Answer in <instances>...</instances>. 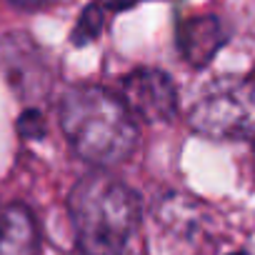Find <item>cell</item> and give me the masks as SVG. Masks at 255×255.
<instances>
[{
  "mask_svg": "<svg viewBox=\"0 0 255 255\" xmlns=\"http://www.w3.org/2000/svg\"><path fill=\"white\" fill-rule=\"evenodd\" d=\"M60 130L80 160L95 168L125 163L138 145L135 115L125 100L100 85H75L58 105Z\"/></svg>",
  "mask_w": 255,
  "mask_h": 255,
  "instance_id": "6da1fadb",
  "label": "cell"
},
{
  "mask_svg": "<svg viewBox=\"0 0 255 255\" xmlns=\"http://www.w3.org/2000/svg\"><path fill=\"white\" fill-rule=\"evenodd\" d=\"M68 210L83 255H130L140 235V200L123 180L93 173L70 190Z\"/></svg>",
  "mask_w": 255,
  "mask_h": 255,
  "instance_id": "7a4b0ae2",
  "label": "cell"
},
{
  "mask_svg": "<svg viewBox=\"0 0 255 255\" xmlns=\"http://www.w3.org/2000/svg\"><path fill=\"white\" fill-rule=\"evenodd\" d=\"M188 123L198 135L213 140H253L255 80L238 78L215 85L190 108Z\"/></svg>",
  "mask_w": 255,
  "mask_h": 255,
  "instance_id": "3957f363",
  "label": "cell"
},
{
  "mask_svg": "<svg viewBox=\"0 0 255 255\" xmlns=\"http://www.w3.org/2000/svg\"><path fill=\"white\" fill-rule=\"evenodd\" d=\"M123 100L145 123H168L178 110V93L168 73L158 68H135L123 80Z\"/></svg>",
  "mask_w": 255,
  "mask_h": 255,
  "instance_id": "277c9868",
  "label": "cell"
},
{
  "mask_svg": "<svg viewBox=\"0 0 255 255\" xmlns=\"http://www.w3.org/2000/svg\"><path fill=\"white\" fill-rule=\"evenodd\" d=\"M0 68L20 93H33L38 85L48 83L40 50L25 33H8L0 38Z\"/></svg>",
  "mask_w": 255,
  "mask_h": 255,
  "instance_id": "5b68a950",
  "label": "cell"
},
{
  "mask_svg": "<svg viewBox=\"0 0 255 255\" xmlns=\"http://www.w3.org/2000/svg\"><path fill=\"white\" fill-rule=\"evenodd\" d=\"M228 40V28L220 18H190L178 28V48L193 65H205Z\"/></svg>",
  "mask_w": 255,
  "mask_h": 255,
  "instance_id": "8992f818",
  "label": "cell"
},
{
  "mask_svg": "<svg viewBox=\"0 0 255 255\" xmlns=\"http://www.w3.org/2000/svg\"><path fill=\"white\" fill-rule=\"evenodd\" d=\"M0 255H38V228L28 208L10 205L0 213Z\"/></svg>",
  "mask_w": 255,
  "mask_h": 255,
  "instance_id": "52a82bcc",
  "label": "cell"
},
{
  "mask_svg": "<svg viewBox=\"0 0 255 255\" xmlns=\"http://www.w3.org/2000/svg\"><path fill=\"white\" fill-rule=\"evenodd\" d=\"M103 20H105L103 8H100L98 3L88 5V8L83 10V15H80L75 30H73V45H85V43L95 40V38L100 35V30H103Z\"/></svg>",
  "mask_w": 255,
  "mask_h": 255,
  "instance_id": "ba28073f",
  "label": "cell"
},
{
  "mask_svg": "<svg viewBox=\"0 0 255 255\" xmlns=\"http://www.w3.org/2000/svg\"><path fill=\"white\" fill-rule=\"evenodd\" d=\"M18 130L23 138H40L45 133V123L38 110H25L18 120Z\"/></svg>",
  "mask_w": 255,
  "mask_h": 255,
  "instance_id": "9c48e42d",
  "label": "cell"
},
{
  "mask_svg": "<svg viewBox=\"0 0 255 255\" xmlns=\"http://www.w3.org/2000/svg\"><path fill=\"white\" fill-rule=\"evenodd\" d=\"M95 3L103 8V10H125V8H133L143 0H95Z\"/></svg>",
  "mask_w": 255,
  "mask_h": 255,
  "instance_id": "30bf717a",
  "label": "cell"
},
{
  "mask_svg": "<svg viewBox=\"0 0 255 255\" xmlns=\"http://www.w3.org/2000/svg\"><path fill=\"white\" fill-rule=\"evenodd\" d=\"M13 5H18V8H38V5H43L45 0H10Z\"/></svg>",
  "mask_w": 255,
  "mask_h": 255,
  "instance_id": "8fae6325",
  "label": "cell"
},
{
  "mask_svg": "<svg viewBox=\"0 0 255 255\" xmlns=\"http://www.w3.org/2000/svg\"><path fill=\"white\" fill-rule=\"evenodd\" d=\"M233 255H248V253H233Z\"/></svg>",
  "mask_w": 255,
  "mask_h": 255,
  "instance_id": "7c38bea8",
  "label": "cell"
}]
</instances>
